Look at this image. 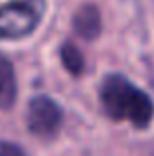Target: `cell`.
<instances>
[{"label":"cell","mask_w":154,"mask_h":156,"mask_svg":"<svg viewBox=\"0 0 154 156\" xmlns=\"http://www.w3.org/2000/svg\"><path fill=\"white\" fill-rule=\"evenodd\" d=\"M99 101L105 115L117 122H128L142 130L154 121V101L150 95L121 73H111L101 81Z\"/></svg>","instance_id":"cell-1"},{"label":"cell","mask_w":154,"mask_h":156,"mask_svg":"<svg viewBox=\"0 0 154 156\" xmlns=\"http://www.w3.org/2000/svg\"><path fill=\"white\" fill-rule=\"evenodd\" d=\"M46 12V0H8L0 4V40H22L34 34Z\"/></svg>","instance_id":"cell-2"},{"label":"cell","mask_w":154,"mask_h":156,"mask_svg":"<svg viewBox=\"0 0 154 156\" xmlns=\"http://www.w3.org/2000/svg\"><path fill=\"white\" fill-rule=\"evenodd\" d=\"M63 122V111L47 95H36L28 103L26 113V126L34 136L38 138H51L59 133Z\"/></svg>","instance_id":"cell-3"},{"label":"cell","mask_w":154,"mask_h":156,"mask_svg":"<svg viewBox=\"0 0 154 156\" xmlns=\"http://www.w3.org/2000/svg\"><path fill=\"white\" fill-rule=\"evenodd\" d=\"M101 12L95 4H83L73 16V30L83 40H95L101 34Z\"/></svg>","instance_id":"cell-4"},{"label":"cell","mask_w":154,"mask_h":156,"mask_svg":"<svg viewBox=\"0 0 154 156\" xmlns=\"http://www.w3.org/2000/svg\"><path fill=\"white\" fill-rule=\"evenodd\" d=\"M16 95H18V87H16L14 67L0 53V109H10L16 101Z\"/></svg>","instance_id":"cell-5"},{"label":"cell","mask_w":154,"mask_h":156,"mask_svg":"<svg viewBox=\"0 0 154 156\" xmlns=\"http://www.w3.org/2000/svg\"><path fill=\"white\" fill-rule=\"evenodd\" d=\"M59 57H61V63L67 69V73H71L73 77H79L85 71V57L73 42H63L61 44Z\"/></svg>","instance_id":"cell-6"},{"label":"cell","mask_w":154,"mask_h":156,"mask_svg":"<svg viewBox=\"0 0 154 156\" xmlns=\"http://www.w3.org/2000/svg\"><path fill=\"white\" fill-rule=\"evenodd\" d=\"M0 156H28V154H26V150L20 144H16V142L2 140L0 142Z\"/></svg>","instance_id":"cell-7"}]
</instances>
